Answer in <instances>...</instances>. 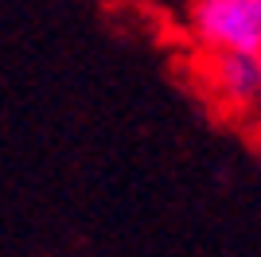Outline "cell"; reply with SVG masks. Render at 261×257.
Wrapping results in <instances>:
<instances>
[{
  "label": "cell",
  "mask_w": 261,
  "mask_h": 257,
  "mask_svg": "<svg viewBox=\"0 0 261 257\" xmlns=\"http://www.w3.org/2000/svg\"><path fill=\"white\" fill-rule=\"evenodd\" d=\"M187 35L203 55L261 59V0H191Z\"/></svg>",
  "instance_id": "1"
},
{
  "label": "cell",
  "mask_w": 261,
  "mask_h": 257,
  "mask_svg": "<svg viewBox=\"0 0 261 257\" xmlns=\"http://www.w3.org/2000/svg\"><path fill=\"white\" fill-rule=\"evenodd\" d=\"M199 86L218 109L253 113L261 101V59L257 55H203Z\"/></svg>",
  "instance_id": "2"
}]
</instances>
